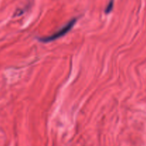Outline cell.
Here are the masks:
<instances>
[{
    "instance_id": "1",
    "label": "cell",
    "mask_w": 146,
    "mask_h": 146,
    "mask_svg": "<svg viewBox=\"0 0 146 146\" xmlns=\"http://www.w3.org/2000/svg\"><path fill=\"white\" fill-rule=\"evenodd\" d=\"M76 21H77V18L72 19L71 21H68L65 26H64L62 28L58 30V31H57L56 32L51 34V35L48 36L41 37V38H38V40H39L41 42L48 43V42H51V41H55V40L64 36V35H66L67 33L69 32V31H71V29L73 28V27L75 25Z\"/></svg>"
},
{
    "instance_id": "2",
    "label": "cell",
    "mask_w": 146,
    "mask_h": 146,
    "mask_svg": "<svg viewBox=\"0 0 146 146\" xmlns=\"http://www.w3.org/2000/svg\"><path fill=\"white\" fill-rule=\"evenodd\" d=\"M113 4H114L113 0H111V1H109V3H108V5H107L106 8L105 9L106 14H109V13L112 11L113 8Z\"/></svg>"
}]
</instances>
